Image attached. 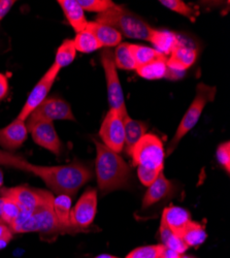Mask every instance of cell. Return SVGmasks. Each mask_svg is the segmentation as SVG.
Returning <instances> with one entry per match:
<instances>
[{
	"label": "cell",
	"mask_w": 230,
	"mask_h": 258,
	"mask_svg": "<svg viewBox=\"0 0 230 258\" xmlns=\"http://www.w3.org/2000/svg\"><path fill=\"white\" fill-rule=\"evenodd\" d=\"M86 30L91 32L96 37V39L100 42L102 47L112 48L117 47L121 44V33L110 25L98 23L96 21H93V22H88Z\"/></svg>",
	"instance_id": "e0dca14e"
},
{
	"label": "cell",
	"mask_w": 230,
	"mask_h": 258,
	"mask_svg": "<svg viewBox=\"0 0 230 258\" xmlns=\"http://www.w3.org/2000/svg\"><path fill=\"white\" fill-rule=\"evenodd\" d=\"M72 40L75 50L82 53H92L102 48L96 37L87 30L76 33L74 39Z\"/></svg>",
	"instance_id": "484cf974"
},
{
	"label": "cell",
	"mask_w": 230,
	"mask_h": 258,
	"mask_svg": "<svg viewBox=\"0 0 230 258\" xmlns=\"http://www.w3.org/2000/svg\"><path fill=\"white\" fill-rule=\"evenodd\" d=\"M179 41L176 33L167 30L153 29L150 42L155 47L154 49L161 55L167 57L172 54Z\"/></svg>",
	"instance_id": "44dd1931"
},
{
	"label": "cell",
	"mask_w": 230,
	"mask_h": 258,
	"mask_svg": "<svg viewBox=\"0 0 230 258\" xmlns=\"http://www.w3.org/2000/svg\"><path fill=\"white\" fill-rule=\"evenodd\" d=\"M182 258H194V257H192V256H186V255H183V256H182Z\"/></svg>",
	"instance_id": "7bdbcfd3"
},
{
	"label": "cell",
	"mask_w": 230,
	"mask_h": 258,
	"mask_svg": "<svg viewBox=\"0 0 230 258\" xmlns=\"http://www.w3.org/2000/svg\"><path fill=\"white\" fill-rule=\"evenodd\" d=\"M163 170H158V169H151V168H144V167H137V176L139 181L144 185V186H150L157 178L158 176L162 173Z\"/></svg>",
	"instance_id": "836d02e7"
},
{
	"label": "cell",
	"mask_w": 230,
	"mask_h": 258,
	"mask_svg": "<svg viewBox=\"0 0 230 258\" xmlns=\"http://www.w3.org/2000/svg\"><path fill=\"white\" fill-rule=\"evenodd\" d=\"M76 55V50L72 39H65L57 49L54 64L61 70L72 63Z\"/></svg>",
	"instance_id": "4316f807"
},
{
	"label": "cell",
	"mask_w": 230,
	"mask_h": 258,
	"mask_svg": "<svg viewBox=\"0 0 230 258\" xmlns=\"http://www.w3.org/2000/svg\"><path fill=\"white\" fill-rule=\"evenodd\" d=\"M130 51L133 55V58L135 60L136 67H142L144 64H148L151 61L163 56L160 53H158L155 49L150 48V47H145V46H140V45H129Z\"/></svg>",
	"instance_id": "f1b7e54d"
},
{
	"label": "cell",
	"mask_w": 230,
	"mask_h": 258,
	"mask_svg": "<svg viewBox=\"0 0 230 258\" xmlns=\"http://www.w3.org/2000/svg\"><path fill=\"white\" fill-rule=\"evenodd\" d=\"M216 93L217 88L214 87V86H208L203 83L197 85L195 97L191 102L189 109L187 110V112L183 116L173 140L170 142L169 146H167L165 156L171 155L178 147L181 140L195 127L205 105L214 101Z\"/></svg>",
	"instance_id": "277c9868"
},
{
	"label": "cell",
	"mask_w": 230,
	"mask_h": 258,
	"mask_svg": "<svg viewBox=\"0 0 230 258\" xmlns=\"http://www.w3.org/2000/svg\"><path fill=\"white\" fill-rule=\"evenodd\" d=\"M30 173L43 180L52 192L70 198L75 196L78 191L93 178L91 167L79 160L57 166L31 164Z\"/></svg>",
	"instance_id": "6da1fadb"
},
{
	"label": "cell",
	"mask_w": 230,
	"mask_h": 258,
	"mask_svg": "<svg viewBox=\"0 0 230 258\" xmlns=\"http://www.w3.org/2000/svg\"><path fill=\"white\" fill-rule=\"evenodd\" d=\"M181 238L188 247H198L205 242L207 233L203 225L191 220L186 226Z\"/></svg>",
	"instance_id": "cb8c5ba5"
},
{
	"label": "cell",
	"mask_w": 230,
	"mask_h": 258,
	"mask_svg": "<svg viewBox=\"0 0 230 258\" xmlns=\"http://www.w3.org/2000/svg\"><path fill=\"white\" fill-rule=\"evenodd\" d=\"M217 159L219 163L225 168L227 174L230 171V144L229 142L222 143L217 149Z\"/></svg>",
	"instance_id": "e575fe53"
},
{
	"label": "cell",
	"mask_w": 230,
	"mask_h": 258,
	"mask_svg": "<svg viewBox=\"0 0 230 258\" xmlns=\"http://www.w3.org/2000/svg\"><path fill=\"white\" fill-rule=\"evenodd\" d=\"M129 155L133 165L163 170L165 150L161 140L152 134L144 135L131 149Z\"/></svg>",
	"instance_id": "52a82bcc"
},
{
	"label": "cell",
	"mask_w": 230,
	"mask_h": 258,
	"mask_svg": "<svg viewBox=\"0 0 230 258\" xmlns=\"http://www.w3.org/2000/svg\"><path fill=\"white\" fill-rule=\"evenodd\" d=\"M96 146L95 171L102 195L126 188L131 179V169L125 160L107 146L93 139Z\"/></svg>",
	"instance_id": "7a4b0ae2"
},
{
	"label": "cell",
	"mask_w": 230,
	"mask_h": 258,
	"mask_svg": "<svg viewBox=\"0 0 230 258\" xmlns=\"http://www.w3.org/2000/svg\"><path fill=\"white\" fill-rule=\"evenodd\" d=\"M164 248L162 244L138 247L133 249L125 258H159Z\"/></svg>",
	"instance_id": "1f68e13d"
},
{
	"label": "cell",
	"mask_w": 230,
	"mask_h": 258,
	"mask_svg": "<svg viewBox=\"0 0 230 258\" xmlns=\"http://www.w3.org/2000/svg\"><path fill=\"white\" fill-rule=\"evenodd\" d=\"M61 69L53 63L48 72L41 77L38 83L34 86V88L30 92L24 106L21 110L18 118L21 120L26 121L31 113L36 109V107L43 102L47 97L52 88V86L55 83L57 76L59 75Z\"/></svg>",
	"instance_id": "8fae6325"
},
{
	"label": "cell",
	"mask_w": 230,
	"mask_h": 258,
	"mask_svg": "<svg viewBox=\"0 0 230 258\" xmlns=\"http://www.w3.org/2000/svg\"><path fill=\"white\" fill-rule=\"evenodd\" d=\"M93 258H120V257H117V256H114V255H110V254H100V255L95 256Z\"/></svg>",
	"instance_id": "ab89813d"
},
{
	"label": "cell",
	"mask_w": 230,
	"mask_h": 258,
	"mask_svg": "<svg viewBox=\"0 0 230 258\" xmlns=\"http://www.w3.org/2000/svg\"><path fill=\"white\" fill-rule=\"evenodd\" d=\"M58 4L76 33L86 30L88 22L86 20L85 12L79 5L78 0H59Z\"/></svg>",
	"instance_id": "ac0fdd59"
},
{
	"label": "cell",
	"mask_w": 230,
	"mask_h": 258,
	"mask_svg": "<svg viewBox=\"0 0 230 258\" xmlns=\"http://www.w3.org/2000/svg\"><path fill=\"white\" fill-rule=\"evenodd\" d=\"M53 210L59 225L64 228L68 233L82 232L70 225V211H71V198L66 195H58L54 198Z\"/></svg>",
	"instance_id": "d6986e66"
},
{
	"label": "cell",
	"mask_w": 230,
	"mask_h": 258,
	"mask_svg": "<svg viewBox=\"0 0 230 258\" xmlns=\"http://www.w3.org/2000/svg\"><path fill=\"white\" fill-rule=\"evenodd\" d=\"M124 128H125V150L127 154L131 151V149L135 144L144 136L147 135L148 125L143 121L134 120L128 114L123 117Z\"/></svg>",
	"instance_id": "ffe728a7"
},
{
	"label": "cell",
	"mask_w": 230,
	"mask_h": 258,
	"mask_svg": "<svg viewBox=\"0 0 230 258\" xmlns=\"http://www.w3.org/2000/svg\"><path fill=\"white\" fill-rule=\"evenodd\" d=\"M4 187V171L0 169V188Z\"/></svg>",
	"instance_id": "b9f144b4"
},
{
	"label": "cell",
	"mask_w": 230,
	"mask_h": 258,
	"mask_svg": "<svg viewBox=\"0 0 230 258\" xmlns=\"http://www.w3.org/2000/svg\"><path fill=\"white\" fill-rule=\"evenodd\" d=\"M14 231L6 223H0V250L5 249L13 240Z\"/></svg>",
	"instance_id": "d590c367"
},
{
	"label": "cell",
	"mask_w": 230,
	"mask_h": 258,
	"mask_svg": "<svg viewBox=\"0 0 230 258\" xmlns=\"http://www.w3.org/2000/svg\"><path fill=\"white\" fill-rule=\"evenodd\" d=\"M4 199L3 203V221L11 228L15 225L17 219L20 216L21 210L19 206L10 198L2 197Z\"/></svg>",
	"instance_id": "f546056e"
},
{
	"label": "cell",
	"mask_w": 230,
	"mask_h": 258,
	"mask_svg": "<svg viewBox=\"0 0 230 258\" xmlns=\"http://www.w3.org/2000/svg\"><path fill=\"white\" fill-rule=\"evenodd\" d=\"M100 59L107 80L108 100L110 109L117 111L122 117H125L128 113L126 109V103H125L122 85L120 83L117 68L115 66L114 53L110 49H104L101 52Z\"/></svg>",
	"instance_id": "ba28073f"
},
{
	"label": "cell",
	"mask_w": 230,
	"mask_h": 258,
	"mask_svg": "<svg viewBox=\"0 0 230 258\" xmlns=\"http://www.w3.org/2000/svg\"><path fill=\"white\" fill-rule=\"evenodd\" d=\"M27 120H43L54 122L55 120L75 121V118L72 114L71 107L68 102H66L60 97L53 96L47 97L43 102H41L31 113Z\"/></svg>",
	"instance_id": "7c38bea8"
},
{
	"label": "cell",
	"mask_w": 230,
	"mask_h": 258,
	"mask_svg": "<svg viewBox=\"0 0 230 258\" xmlns=\"http://www.w3.org/2000/svg\"><path fill=\"white\" fill-rule=\"evenodd\" d=\"M0 165L23 170L25 173H30L31 163L28 162V160L22 155L0 150Z\"/></svg>",
	"instance_id": "83f0119b"
},
{
	"label": "cell",
	"mask_w": 230,
	"mask_h": 258,
	"mask_svg": "<svg viewBox=\"0 0 230 258\" xmlns=\"http://www.w3.org/2000/svg\"><path fill=\"white\" fill-rule=\"evenodd\" d=\"M174 193V184L163 175V171L158 178L149 186L147 192L142 199V210L157 205L163 200L169 199Z\"/></svg>",
	"instance_id": "9a60e30c"
},
{
	"label": "cell",
	"mask_w": 230,
	"mask_h": 258,
	"mask_svg": "<svg viewBox=\"0 0 230 258\" xmlns=\"http://www.w3.org/2000/svg\"><path fill=\"white\" fill-rule=\"evenodd\" d=\"M182 256H183V254H180V253H178L174 250H171V249L164 248V250L161 253L159 258H182Z\"/></svg>",
	"instance_id": "f35d334b"
},
{
	"label": "cell",
	"mask_w": 230,
	"mask_h": 258,
	"mask_svg": "<svg viewBox=\"0 0 230 258\" xmlns=\"http://www.w3.org/2000/svg\"><path fill=\"white\" fill-rule=\"evenodd\" d=\"M9 93V80L7 76L0 74V100L7 97Z\"/></svg>",
	"instance_id": "8d00e7d4"
},
{
	"label": "cell",
	"mask_w": 230,
	"mask_h": 258,
	"mask_svg": "<svg viewBox=\"0 0 230 258\" xmlns=\"http://www.w3.org/2000/svg\"><path fill=\"white\" fill-rule=\"evenodd\" d=\"M26 126L35 144L49 150L57 156L61 154L62 143L55 129L54 122L26 120Z\"/></svg>",
	"instance_id": "4fadbf2b"
},
{
	"label": "cell",
	"mask_w": 230,
	"mask_h": 258,
	"mask_svg": "<svg viewBox=\"0 0 230 258\" xmlns=\"http://www.w3.org/2000/svg\"><path fill=\"white\" fill-rule=\"evenodd\" d=\"M15 3L14 0H0V21L11 11Z\"/></svg>",
	"instance_id": "74e56055"
},
{
	"label": "cell",
	"mask_w": 230,
	"mask_h": 258,
	"mask_svg": "<svg viewBox=\"0 0 230 258\" xmlns=\"http://www.w3.org/2000/svg\"><path fill=\"white\" fill-rule=\"evenodd\" d=\"M28 137L26 121L18 117L8 126L0 129V146L6 151L12 152L24 144Z\"/></svg>",
	"instance_id": "5bb4252c"
},
{
	"label": "cell",
	"mask_w": 230,
	"mask_h": 258,
	"mask_svg": "<svg viewBox=\"0 0 230 258\" xmlns=\"http://www.w3.org/2000/svg\"><path fill=\"white\" fill-rule=\"evenodd\" d=\"M137 74L147 80H160L167 75V57L161 56L148 64L136 69Z\"/></svg>",
	"instance_id": "7402d4cb"
},
{
	"label": "cell",
	"mask_w": 230,
	"mask_h": 258,
	"mask_svg": "<svg viewBox=\"0 0 230 258\" xmlns=\"http://www.w3.org/2000/svg\"><path fill=\"white\" fill-rule=\"evenodd\" d=\"M54 197L32 212L30 216L21 225L16 233L38 232L40 238L46 241L55 240L59 234L68 233L62 228L54 214L53 210Z\"/></svg>",
	"instance_id": "5b68a950"
},
{
	"label": "cell",
	"mask_w": 230,
	"mask_h": 258,
	"mask_svg": "<svg viewBox=\"0 0 230 258\" xmlns=\"http://www.w3.org/2000/svg\"><path fill=\"white\" fill-rule=\"evenodd\" d=\"M159 234H160L161 244L167 249L174 250L180 254H184L187 251V249L189 248L185 244V242L183 241L181 236H179L169 228V226L166 225V223L162 218L160 222Z\"/></svg>",
	"instance_id": "603a6c76"
},
{
	"label": "cell",
	"mask_w": 230,
	"mask_h": 258,
	"mask_svg": "<svg viewBox=\"0 0 230 258\" xmlns=\"http://www.w3.org/2000/svg\"><path fill=\"white\" fill-rule=\"evenodd\" d=\"M159 4L175 13L191 19L192 21H194L196 16L198 15V13H196L191 7H189L184 2H181V0H161Z\"/></svg>",
	"instance_id": "4dcf8cb0"
},
{
	"label": "cell",
	"mask_w": 230,
	"mask_h": 258,
	"mask_svg": "<svg viewBox=\"0 0 230 258\" xmlns=\"http://www.w3.org/2000/svg\"><path fill=\"white\" fill-rule=\"evenodd\" d=\"M97 212V191L87 189L70 211V225L82 232L90 231Z\"/></svg>",
	"instance_id": "9c48e42d"
},
{
	"label": "cell",
	"mask_w": 230,
	"mask_h": 258,
	"mask_svg": "<svg viewBox=\"0 0 230 258\" xmlns=\"http://www.w3.org/2000/svg\"><path fill=\"white\" fill-rule=\"evenodd\" d=\"M129 45L130 44H128V42H123V44H120L117 47L114 53L115 66L117 69L125 71H136L137 67L130 51Z\"/></svg>",
	"instance_id": "d4e9b609"
},
{
	"label": "cell",
	"mask_w": 230,
	"mask_h": 258,
	"mask_svg": "<svg viewBox=\"0 0 230 258\" xmlns=\"http://www.w3.org/2000/svg\"><path fill=\"white\" fill-rule=\"evenodd\" d=\"M0 189H2V188H0Z\"/></svg>",
	"instance_id": "ee69618b"
},
{
	"label": "cell",
	"mask_w": 230,
	"mask_h": 258,
	"mask_svg": "<svg viewBox=\"0 0 230 258\" xmlns=\"http://www.w3.org/2000/svg\"><path fill=\"white\" fill-rule=\"evenodd\" d=\"M84 12H94L101 14L113 8L115 4L111 0H78Z\"/></svg>",
	"instance_id": "d6a6232c"
},
{
	"label": "cell",
	"mask_w": 230,
	"mask_h": 258,
	"mask_svg": "<svg viewBox=\"0 0 230 258\" xmlns=\"http://www.w3.org/2000/svg\"><path fill=\"white\" fill-rule=\"evenodd\" d=\"M3 203H4V199L0 197V223L4 222L3 221Z\"/></svg>",
	"instance_id": "60d3db41"
},
{
	"label": "cell",
	"mask_w": 230,
	"mask_h": 258,
	"mask_svg": "<svg viewBox=\"0 0 230 258\" xmlns=\"http://www.w3.org/2000/svg\"><path fill=\"white\" fill-rule=\"evenodd\" d=\"M161 218L169 228L179 236L182 235L188 223L192 220L190 213L186 209L175 206L166 208L162 213Z\"/></svg>",
	"instance_id": "2e32d148"
},
{
	"label": "cell",
	"mask_w": 230,
	"mask_h": 258,
	"mask_svg": "<svg viewBox=\"0 0 230 258\" xmlns=\"http://www.w3.org/2000/svg\"><path fill=\"white\" fill-rule=\"evenodd\" d=\"M96 22L112 26L122 36L147 41H150L154 29L134 13L116 5L108 11L98 14Z\"/></svg>",
	"instance_id": "3957f363"
},
{
	"label": "cell",
	"mask_w": 230,
	"mask_h": 258,
	"mask_svg": "<svg viewBox=\"0 0 230 258\" xmlns=\"http://www.w3.org/2000/svg\"><path fill=\"white\" fill-rule=\"evenodd\" d=\"M0 195H2V197L12 199L21 210L20 216L12 228L14 233L17 232L18 228L25 222V220L30 216L32 212H34L35 209L53 198V193L49 191L31 188L28 186H17L10 188L3 187L0 189Z\"/></svg>",
	"instance_id": "8992f818"
},
{
	"label": "cell",
	"mask_w": 230,
	"mask_h": 258,
	"mask_svg": "<svg viewBox=\"0 0 230 258\" xmlns=\"http://www.w3.org/2000/svg\"><path fill=\"white\" fill-rule=\"evenodd\" d=\"M99 137L102 144L112 151L118 154L123 151L125 147L124 121L117 111L110 109L107 113L100 126Z\"/></svg>",
	"instance_id": "30bf717a"
}]
</instances>
